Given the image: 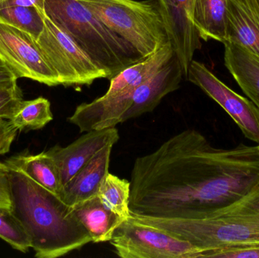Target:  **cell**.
Instances as JSON below:
<instances>
[{
    "label": "cell",
    "instance_id": "ba28073f",
    "mask_svg": "<svg viewBox=\"0 0 259 258\" xmlns=\"http://www.w3.org/2000/svg\"><path fill=\"white\" fill-rule=\"evenodd\" d=\"M0 59L18 79L25 77L47 86L61 85L59 77L30 35L0 21Z\"/></svg>",
    "mask_w": 259,
    "mask_h": 258
},
{
    "label": "cell",
    "instance_id": "5b68a950",
    "mask_svg": "<svg viewBox=\"0 0 259 258\" xmlns=\"http://www.w3.org/2000/svg\"><path fill=\"white\" fill-rule=\"evenodd\" d=\"M146 59L170 42L157 0H78Z\"/></svg>",
    "mask_w": 259,
    "mask_h": 258
},
{
    "label": "cell",
    "instance_id": "f1b7e54d",
    "mask_svg": "<svg viewBox=\"0 0 259 258\" xmlns=\"http://www.w3.org/2000/svg\"><path fill=\"white\" fill-rule=\"evenodd\" d=\"M9 6H23V7H36L44 10V0H0V8Z\"/></svg>",
    "mask_w": 259,
    "mask_h": 258
},
{
    "label": "cell",
    "instance_id": "8992f818",
    "mask_svg": "<svg viewBox=\"0 0 259 258\" xmlns=\"http://www.w3.org/2000/svg\"><path fill=\"white\" fill-rule=\"evenodd\" d=\"M44 22V31L36 42L61 85H91L97 79L106 78L105 71L45 13Z\"/></svg>",
    "mask_w": 259,
    "mask_h": 258
},
{
    "label": "cell",
    "instance_id": "7402d4cb",
    "mask_svg": "<svg viewBox=\"0 0 259 258\" xmlns=\"http://www.w3.org/2000/svg\"><path fill=\"white\" fill-rule=\"evenodd\" d=\"M0 21L28 33L36 40L45 27L44 11L33 6L0 8Z\"/></svg>",
    "mask_w": 259,
    "mask_h": 258
},
{
    "label": "cell",
    "instance_id": "7c38bea8",
    "mask_svg": "<svg viewBox=\"0 0 259 258\" xmlns=\"http://www.w3.org/2000/svg\"><path fill=\"white\" fill-rule=\"evenodd\" d=\"M184 72L176 55L133 92L132 105L121 123L152 112L162 98L180 87Z\"/></svg>",
    "mask_w": 259,
    "mask_h": 258
},
{
    "label": "cell",
    "instance_id": "6da1fadb",
    "mask_svg": "<svg viewBox=\"0 0 259 258\" xmlns=\"http://www.w3.org/2000/svg\"><path fill=\"white\" fill-rule=\"evenodd\" d=\"M131 215L203 218L259 184V148L213 147L193 129L137 158L131 171Z\"/></svg>",
    "mask_w": 259,
    "mask_h": 258
},
{
    "label": "cell",
    "instance_id": "484cf974",
    "mask_svg": "<svg viewBox=\"0 0 259 258\" xmlns=\"http://www.w3.org/2000/svg\"><path fill=\"white\" fill-rule=\"evenodd\" d=\"M0 208L12 209L9 168L5 163H0Z\"/></svg>",
    "mask_w": 259,
    "mask_h": 258
},
{
    "label": "cell",
    "instance_id": "f546056e",
    "mask_svg": "<svg viewBox=\"0 0 259 258\" xmlns=\"http://www.w3.org/2000/svg\"><path fill=\"white\" fill-rule=\"evenodd\" d=\"M255 1L258 2V3H259V0H255Z\"/></svg>",
    "mask_w": 259,
    "mask_h": 258
},
{
    "label": "cell",
    "instance_id": "3957f363",
    "mask_svg": "<svg viewBox=\"0 0 259 258\" xmlns=\"http://www.w3.org/2000/svg\"><path fill=\"white\" fill-rule=\"evenodd\" d=\"M131 219L187 241L203 251L259 242V184L232 204L203 218Z\"/></svg>",
    "mask_w": 259,
    "mask_h": 258
},
{
    "label": "cell",
    "instance_id": "ac0fdd59",
    "mask_svg": "<svg viewBox=\"0 0 259 258\" xmlns=\"http://www.w3.org/2000/svg\"><path fill=\"white\" fill-rule=\"evenodd\" d=\"M5 164L9 168L24 173L33 181L58 196L60 195L62 184L59 171L47 151L37 154L23 152L9 158Z\"/></svg>",
    "mask_w": 259,
    "mask_h": 258
},
{
    "label": "cell",
    "instance_id": "8fae6325",
    "mask_svg": "<svg viewBox=\"0 0 259 258\" xmlns=\"http://www.w3.org/2000/svg\"><path fill=\"white\" fill-rule=\"evenodd\" d=\"M119 140L116 127L85 133L66 147L56 145L47 151L56 164L62 187L100 150Z\"/></svg>",
    "mask_w": 259,
    "mask_h": 258
},
{
    "label": "cell",
    "instance_id": "277c9868",
    "mask_svg": "<svg viewBox=\"0 0 259 258\" xmlns=\"http://www.w3.org/2000/svg\"><path fill=\"white\" fill-rule=\"evenodd\" d=\"M44 12L105 71L109 80L144 59L78 0H44Z\"/></svg>",
    "mask_w": 259,
    "mask_h": 258
},
{
    "label": "cell",
    "instance_id": "83f0119b",
    "mask_svg": "<svg viewBox=\"0 0 259 258\" xmlns=\"http://www.w3.org/2000/svg\"><path fill=\"white\" fill-rule=\"evenodd\" d=\"M18 79L12 69L0 59V87H15L18 86Z\"/></svg>",
    "mask_w": 259,
    "mask_h": 258
},
{
    "label": "cell",
    "instance_id": "44dd1931",
    "mask_svg": "<svg viewBox=\"0 0 259 258\" xmlns=\"http://www.w3.org/2000/svg\"><path fill=\"white\" fill-rule=\"evenodd\" d=\"M131 183L109 173L99 189L98 197L105 207L127 219L130 212Z\"/></svg>",
    "mask_w": 259,
    "mask_h": 258
},
{
    "label": "cell",
    "instance_id": "9a60e30c",
    "mask_svg": "<svg viewBox=\"0 0 259 258\" xmlns=\"http://www.w3.org/2000/svg\"><path fill=\"white\" fill-rule=\"evenodd\" d=\"M175 53L171 43L164 45L146 59L127 67L110 80L106 96H115L134 92L139 86L155 75Z\"/></svg>",
    "mask_w": 259,
    "mask_h": 258
},
{
    "label": "cell",
    "instance_id": "52a82bcc",
    "mask_svg": "<svg viewBox=\"0 0 259 258\" xmlns=\"http://www.w3.org/2000/svg\"><path fill=\"white\" fill-rule=\"evenodd\" d=\"M110 244L122 258H200L203 250L150 226L126 219Z\"/></svg>",
    "mask_w": 259,
    "mask_h": 258
},
{
    "label": "cell",
    "instance_id": "e0dca14e",
    "mask_svg": "<svg viewBox=\"0 0 259 258\" xmlns=\"http://www.w3.org/2000/svg\"><path fill=\"white\" fill-rule=\"evenodd\" d=\"M72 209L94 243L110 242L115 230L126 220L105 207L98 195L75 204Z\"/></svg>",
    "mask_w": 259,
    "mask_h": 258
},
{
    "label": "cell",
    "instance_id": "ffe728a7",
    "mask_svg": "<svg viewBox=\"0 0 259 258\" xmlns=\"http://www.w3.org/2000/svg\"><path fill=\"white\" fill-rule=\"evenodd\" d=\"M9 120L18 131L39 130L53 120L51 104L44 97L28 101L23 100Z\"/></svg>",
    "mask_w": 259,
    "mask_h": 258
},
{
    "label": "cell",
    "instance_id": "7a4b0ae2",
    "mask_svg": "<svg viewBox=\"0 0 259 258\" xmlns=\"http://www.w3.org/2000/svg\"><path fill=\"white\" fill-rule=\"evenodd\" d=\"M9 175L12 212L28 235L36 257H62L92 242L72 207L21 171L9 168Z\"/></svg>",
    "mask_w": 259,
    "mask_h": 258
},
{
    "label": "cell",
    "instance_id": "4dcf8cb0",
    "mask_svg": "<svg viewBox=\"0 0 259 258\" xmlns=\"http://www.w3.org/2000/svg\"><path fill=\"white\" fill-rule=\"evenodd\" d=\"M258 148H259V145H258Z\"/></svg>",
    "mask_w": 259,
    "mask_h": 258
},
{
    "label": "cell",
    "instance_id": "cb8c5ba5",
    "mask_svg": "<svg viewBox=\"0 0 259 258\" xmlns=\"http://www.w3.org/2000/svg\"><path fill=\"white\" fill-rule=\"evenodd\" d=\"M259 258V242L228 245L202 251L200 258Z\"/></svg>",
    "mask_w": 259,
    "mask_h": 258
},
{
    "label": "cell",
    "instance_id": "5bb4252c",
    "mask_svg": "<svg viewBox=\"0 0 259 258\" xmlns=\"http://www.w3.org/2000/svg\"><path fill=\"white\" fill-rule=\"evenodd\" d=\"M227 41L239 44L259 57L258 2L228 0Z\"/></svg>",
    "mask_w": 259,
    "mask_h": 258
},
{
    "label": "cell",
    "instance_id": "603a6c76",
    "mask_svg": "<svg viewBox=\"0 0 259 258\" xmlns=\"http://www.w3.org/2000/svg\"><path fill=\"white\" fill-rule=\"evenodd\" d=\"M0 238L21 252L30 248V239L24 227L12 210L4 208H0Z\"/></svg>",
    "mask_w": 259,
    "mask_h": 258
},
{
    "label": "cell",
    "instance_id": "4fadbf2b",
    "mask_svg": "<svg viewBox=\"0 0 259 258\" xmlns=\"http://www.w3.org/2000/svg\"><path fill=\"white\" fill-rule=\"evenodd\" d=\"M114 145L100 150L62 187L59 198L70 207L98 195L99 189L109 174Z\"/></svg>",
    "mask_w": 259,
    "mask_h": 258
},
{
    "label": "cell",
    "instance_id": "4316f807",
    "mask_svg": "<svg viewBox=\"0 0 259 258\" xmlns=\"http://www.w3.org/2000/svg\"><path fill=\"white\" fill-rule=\"evenodd\" d=\"M18 131L10 120L0 118V156L10 151L12 142L15 140Z\"/></svg>",
    "mask_w": 259,
    "mask_h": 258
},
{
    "label": "cell",
    "instance_id": "2e32d148",
    "mask_svg": "<svg viewBox=\"0 0 259 258\" xmlns=\"http://www.w3.org/2000/svg\"><path fill=\"white\" fill-rule=\"evenodd\" d=\"M225 65L249 100L259 109V57L235 42L227 41Z\"/></svg>",
    "mask_w": 259,
    "mask_h": 258
},
{
    "label": "cell",
    "instance_id": "d4e9b609",
    "mask_svg": "<svg viewBox=\"0 0 259 258\" xmlns=\"http://www.w3.org/2000/svg\"><path fill=\"white\" fill-rule=\"evenodd\" d=\"M23 100L22 92L19 86L0 87V118L10 119Z\"/></svg>",
    "mask_w": 259,
    "mask_h": 258
},
{
    "label": "cell",
    "instance_id": "d6986e66",
    "mask_svg": "<svg viewBox=\"0 0 259 258\" xmlns=\"http://www.w3.org/2000/svg\"><path fill=\"white\" fill-rule=\"evenodd\" d=\"M228 0H195L193 23L201 39H228Z\"/></svg>",
    "mask_w": 259,
    "mask_h": 258
},
{
    "label": "cell",
    "instance_id": "9c48e42d",
    "mask_svg": "<svg viewBox=\"0 0 259 258\" xmlns=\"http://www.w3.org/2000/svg\"><path fill=\"white\" fill-rule=\"evenodd\" d=\"M187 79L229 115L245 137L259 143V109L251 100L234 92L197 61L193 60L190 64Z\"/></svg>",
    "mask_w": 259,
    "mask_h": 258
},
{
    "label": "cell",
    "instance_id": "30bf717a",
    "mask_svg": "<svg viewBox=\"0 0 259 258\" xmlns=\"http://www.w3.org/2000/svg\"><path fill=\"white\" fill-rule=\"evenodd\" d=\"M169 40L187 78L193 56L202 47L193 23L195 0H157Z\"/></svg>",
    "mask_w": 259,
    "mask_h": 258
}]
</instances>
